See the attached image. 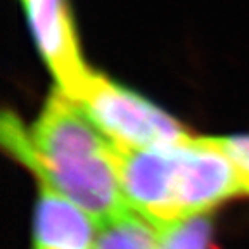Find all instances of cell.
Here are the masks:
<instances>
[{"instance_id":"cell-1","label":"cell","mask_w":249,"mask_h":249,"mask_svg":"<svg viewBox=\"0 0 249 249\" xmlns=\"http://www.w3.org/2000/svg\"><path fill=\"white\" fill-rule=\"evenodd\" d=\"M0 133L5 149L40 183L87 211L97 227L132 210L121 191L114 145L59 89L47 99L30 132L5 111Z\"/></svg>"},{"instance_id":"cell-2","label":"cell","mask_w":249,"mask_h":249,"mask_svg":"<svg viewBox=\"0 0 249 249\" xmlns=\"http://www.w3.org/2000/svg\"><path fill=\"white\" fill-rule=\"evenodd\" d=\"M71 101L116 149H161L192 137L177 120L139 93L90 71Z\"/></svg>"},{"instance_id":"cell-3","label":"cell","mask_w":249,"mask_h":249,"mask_svg":"<svg viewBox=\"0 0 249 249\" xmlns=\"http://www.w3.org/2000/svg\"><path fill=\"white\" fill-rule=\"evenodd\" d=\"M241 192H244L241 173L213 137L191 139L177 147L173 222L206 214L208 210Z\"/></svg>"},{"instance_id":"cell-4","label":"cell","mask_w":249,"mask_h":249,"mask_svg":"<svg viewBox=\"0 0 249 249\" xmlns=\"http://www.w3.org/2000/svg\"><path fill=\"white\" fill-rule=\"evenodd\" d=\"M97 230L87 211L51 185L40 183L33 249H92Z\"/></svg>"},{"instance_id":"cell-5","label":"cell","mask_w":249,"mask_h":249,"mask_svg":"<svg viewBox=\"0 0 249 249\" xmlns=\"http://www.w3.org/2000/svg\"><path fill=\"white\" fill-rule=\"evenodd\" d=\"M158 229L137 211L126 213L102 223L92 249H154Z\"/></svg>"},{"instance_id":"cell-6","label":"cell","mask_w":249,"mask_h":249,"mask_svg":"<svg viewBox=\"0 0 249 249\" xmlns=\"http://www.w3.org/2000/svg\"><path fill=\"white\" fill-rule=\"evenodd\" d=\"M158 242L154 249H210L213 223L208 214L175 220L158 225Z\"/></svg>"},{"instance_id":"cell-7","label":"cell","mask_w":249,"mask_h":249,"mask_svg":"<svg viewBox=\"0 0 249 249\" xmlns=\"http://www.w3.org/2000/svg\"><path fill=\"white\" fill-rule=\"evenodd\" d=\"M213 142L229 156L241 173L244 192L249 194V135L213 137Z\"/></svg>"}]
</instances>
